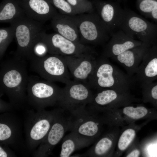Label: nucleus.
Returning a JSON list of instances; mask_svg holds the SVG:
<instances>
[{"instance_id":"nucleus-1","label":"nucleus","mask_w":157,"mask_h":157,"mask_svg":"<svg viewBox=\"0 0 157 157\" xmlns=\"http://www.w3.org/2000/svg\"><path fill=\"white\" fill-rule=\"evenodd\" d=\"M29 76L26 60L16 56L0 63V97L5 94L14 110H27V87Z\"/></svg>"},{"instance_id":"nucleus-2","label":"nucleus","mask_w":157,"mask_h":157,"mask_svg":"<svg viewBox=\"0 0 157 157\" xmlns=\"http://www.w3.org/2000/svg\"><path fill=\"white\" fill-rule=\"evenodd\" d=\"M135 82L133 77L123 72L102 55L97 59L95 67L88 82L92 89L97 91L110 89L122 92H128Z\"/></svg>"},{"instance_id":"nucleus-3","label":"nucleus","mask_w":157,"mask_h":157,"mask_svg":"<svg viewBox=\"0 0 157 157\" xmlns=\"http://www.w3.org/2000/svg\"><path fill=\"white\" fill-rule=\"evenodd\" d=\"M55 112L56 109L36 112L27 110L23 126L28 154L33 153L46 137L52 125Z\"/></svg>"},{"instance_id":"nucleus-4","label":"nucleus","mask_w":157,"mask_h":157,"mask_svg":"<svg viewBox=\"0 0 157 157\" xmlns=\"http://www.w3.org/2000/svg\"><path fill=\"white\" fill-rule=\"evenodd\" d=\"M78 30L81 44L102 45L111 36L98 14L94 12L71 16Z\"/></svg>"},{"instance_id":"nucleus-5","label":"nucleus","mask_w":157,"mask_h":157,"mask_svg":"<svg viewBox=\"0 0 157 157\" xmlns=\"http://www.w3.org/2000/svg\"><path fill=\"white\" fill-rule=\"evenodd\" d=\"M62 89L53 82L30 76L27 90L28 104L36 111L57 105Z\"/></svg>"},{"instance_id":"nucleus-6","label":"nucleus","mask_w":157,"mask_h":157,"mask_svg":"<svg viewBox=\"0 0 157 157\" xmlns=\"http://www.w3.org/2000/svg\"><path fill=\"white\" fill-rule=\"evenodd\" d=\"M44 24L31 19L26 15L11 23L14 28L17 48L15 55L30 60L33 47L39 34L44 31Z\"/></svg>"},{"instance_id":"nucleus-7","label":"nucleus","mask_w":157,"mask_h":157,"mask_svg":"<svg viewBox=\"0 0 157 157\" xmlns=\"http://www.w3.org/2000/svg\"><path fill=\"white\" fill-rule=\"evenodd\" d=\"M119 28L129 37L150 46L157 44V23L149 21L129 8L124 9Z\"/></svg>"},{"instance_id":"nucleus-8","label":"nucleus","mask_w":157,"mask_h":157,"mask_svg":"<svg viewBox=\"0 0 157 157\" xmlns=\"http://www.w3.org/2000/svg\"><path fill=\"white\" fill-rule=\"evenodd\" d=\"M31 70L48 81L66 84L70 82V75L63 56L47 54L30 60Z\"/></svg>"},{"instance_id":"nucleus-9","label":"nucleus","mask_w":157,"mask_h":157,"mask_svg":"<svg viewBox=\"0 0 157 157\" xmlns=\"http://www.w3.org/2000/svg\"><path fill=\"white\" fill-rule=\"evenodd\" d=\"M88 83L71 81L62 88L57 105L70 114L86 108L93 94Z\"/></svg>"},{"instance_id":"nucleus-10","label":"nucleus","mask_w":157,"mask_h":157,"mask_svg":"<svg viewBox=\"0 0 157 157\" xmlns=\"http://www.w3.org/2000/svg\"><path fill=\"white\" fill-rule=\"evenodd\" d=\"M22 121L13 111L0 115V144L8 146L16 152L28 154L23 134Z\"/></svg>"},{"instance_id":"nucleus-11","label":"nucleus","mask_w":157,"mask_h":157,"mask_svg":"<svg viewBox=\"0 0 157 157\" xmlns=\"http://www.w3.org/2000/svg\"><path fill=\"white\" fill-rule=\"evenodd\" d=\"M59 107L56 109L55 115L51 127L46 137L33 153L36 157H47L63 137L66 132L69 131L70 114Z\"/></svg>"},{"instance_id":"nucleus-12","label":"nucleus","mask_w":157,"mask_h":157,"mask_svg":"<svg viewBox=\"0 0 157 157\" xmlns=\"http://www.w3.org/2000/svg\"><path fill=\"white\" fill-rule=\"evenodd\" d=\"M70 115L69 131L94 142L100 133L103 121L97 113L90 111L86 108Z\"/></svg>"},{"instance_id":"nucleus-13","label":"nucleus","mask_w":157,"mask_h":157,"mask_svg":"<svg viewBox=\"0 0 157 157\" xmlns=\"http://www.w3.org/2000/svg\"><path fill=\"white\" fill-rule=\"evenodd\" d=\"M39 36L47 45L49 54L70 56L94 53L90 46L71 41L56 32L47 34L44 31Z\"/></svg>"},{"instance_id":"nucleus-14","label":"nucleus","mask_w":157,"mask_h":157,"mask_svg":"<svg viewBox=\"0 0 157 157\" xmlns=\"http://www.w3.org/2000/svg\"><path fill=\"white\" fill-rule=\"evenodd\" d=\"M133 100L128 92H122L107 89L97 91L94 94L90 102L86 106L94 112L105 111L117 106L127 104Z\"/></svg>"},{"instance_id":"nucleus-15","label":"nucleus","mask_w":157,"mask_h":157,"mask_svg":"<svg viewBox=\"0 0 157 157\" xmlns=\"http://www.w3.org/2000/svg\"><path fill=\"white\" fill-rule=\"evenodd\" d=\"M94 53H86L77 55L63 56L74 80L88 83L87 81L95 67L97 59Z\"/></svg>"},{"instance_id":"nucleus-16","label":"nucleus","mask_w":157,"mask_h":157,"mask_svg":"<svg viewBox=\"0 0 157 157\" xmlns=\"http://www.w3.org/2000/svg\"><path fill=\"white\" fill-rule=\"evenodd\" d=\"M96 12L111 35L119 28L124 13V9L116 2L101 0L92 1Z\"/></svg>"},{"instance_id":"nucleus-17","label":"nucleus","mask_w":157,"mask_h":157,"mask_svg":"<svg viewBox=\"0 0 157 157\" xmlns=\"http://www.w3.org/2000/svg\"><path fill=\"white\" fill-rule=\"evenodd\" d=\"M28 17L43 23L58 13L50 0H17Z\"/></svg>"},{"instance_id":"nucleus-18","label":"nucleus","mask_w":157,"mask_h":157,"mask_svg":"<svg viewBox=\"0 0 157 157\" xmlns=\"http://www.w3.org/2000/svg\"><path fill=\"white\" fill-rule=\"evenodd\" d=\"M133 77L140 86L157 79V44L148 48Z\"/></svg>"},{"instance_id":"nucleus-19","label":"nucleus","mask_w":157,"mask_h":157,"mask_svg":"<svg viewBox=\"0 0 157 157\" xmlns=\"http://www.w3.org/2000/svg\"><path fill=\"white\" fill-rule=\"evenodd\" d=\"M111 37L104 45L101 55L107 58H111L144 43L129 37L120 29L114 33Z\"/></svg>"},{"instance_id":"nucleus-20","label":"nucleus","mask_w":157,"mask_h":157,"mask_svg":"<svg viewBox=\"0 0 157 157\" xmlns=\"http://www.w3.org/2000/svg\"><path fill=\"white\" fill-rule=\"evenodd\" d=\"M150 46L143 43L111 58L122 66L130 76L133 77L144 55Z\"/></svg>"},{"instance_id":"nucleus-21","label":"nucleus","mask_w":157,"mask_h":157,"mask_svg":"<svg viewBox=\"0 0 157 157\" xmlns=\"http://www.w3.org/2000/svg\"><path fill=\"white\" fill-rule=\"evenodd\" d=\"M51 24L56 33L71 41L81 43L77 25L71 16L58 13L51 19Z\"/></svg>"},{"instance_id":"nucleus-22","label":"nucleus","mask_w":157,"mask_h":157,"mask_svg":"<svg viewBox=\"0 0 157 157\" xmlns=\"http://www.w3.org/2000/svg\"><path fill=\"white\" fill-rule=\"evenodd\" d=\"M93 142L71 131L64 137L62 140L59 156L70 157L75 151L87 147Z\"/></svg>"},{"instance_id":"nucleus-23","label":"nucleus","mask_w":157,"mask_h":157,"mask_svg":"<svg viewBox=\"0 0 157 157\" xmlns=\"http://www.w3.org/2000/svg\"><path fill=\"white\" fill-rule=\"evenodd\" d=\"M25 15L17 0H3L0 3V23H11Z\"/></svg>"},{"instance_id":"nucleus-24","label":"nucleus","mask_w":157,"mask_h":157,"mask_svg":"<svg viewBox=\"0 0 157 157\" xmlns=\"http://www.w3.org/2000/svg\"><path fill=\"white\" fill-rule=\"evenodd\" d=\"M113 135L112 133H109L102 137L85 153L78 156L101 157L109 154L114 144Z\"/></svg>"},{"instance_id":"nucleus-25","label":"nucleus","mask_w":157,"mask_h":157,"mask_svg":"<svg viewBox=\"0 0 157 157\" xmlns=\"http://www.w3.org/2000/svg\"><path fill=\"white\" fill-rule=\"evenodd\" d=\"M15 36L13 26L0 28V58L1 60Z\"/></svg>"},{"instance_id":"nucleus-26","label":"nucleus","mask_w":157,"mask_h":157,"mask_svg":"<svg viewBox=\"0 0 157 157\" xmlns=\"http://www.w3.org/2000/svg\"><path fill=\"white\" fill-rule=\"evenodd\" d=\"M50 0L53 6L58 10L60 14L69 16L79 14L66 0Z\"/></svg>"},{"instance_id":"nucleus-27","label":"nucleus","mask_w":157,"mask_h":157,"mask_svg":"<svg viewBox=\"0 0 157 157\" xmlns=\"http://www.w3.org/2000/svg\"><path fill=\"white\" fill-rule=\"evenodd\" d=\"M79 14L94 12L92 2L89 0H66Z\"/></svg>"},{"instance_id":"nucleus-28","label":"nucleus","mask_w":157,"mask_h":157,"mask_svg":"<svg viewBox=\"0 0 157 157\" xmlns=\"http://www.w3.org/2000/svg\"><path fill=\"white\" fill-rule=\"evenodd\" d=\"M123 113L127 117L133 119H138L145 116L148 113V109L142 106L136 107L132 106H127L123 109Z\"/></svg>"},{"instance_id":"nucleus-29","label":"nucleus","mask_w":157,"mask_h":157,"mask_svg":"<svg viewBox=\"0 0 157 157\" xmlns=\"http://www.w3.org/2000/svg\"><path fill=\"white\" fill-rule=\"evenodd\" d=\"M144 100L153 104L157 101V82H153L141 86Z\"/></svg>"},{"instance_id":"nucleus-30","label":"nucleus","mask_w":157,"mask_h":157,"mask_svg":"<svg viewBox=\"0 0 157 157\" xmlns=\"http://www.w3.org/2000/svg\"><path fill=\"white\" fill-rule=\"evenodd\" d=\"M138 9L142 15L147 17L157 7V0H137Z\"/></svg>"},{"instance_id":"nucleus-31","label":"nucleus","mask_w":157,"mask_h":157,"mask_svg":"<svg viewBox=\"0 0 157 157\" xmlns=\"http://www.w3.org/2000/svg\"><path fill=\"white\" fill-rule=\"evenodd\" d=\"M135 132L132 129H128L125 130L120 136L118 142V147L121 151L126 149L134 139Z\"/></svg>"},{"instance_id":"nucleus-32","label":"nucleus","mask_w":157,"mask_h":157,"mask_svg":"<svg viewBox=\"0 0 157 157\" xmlns=\"http://www.w3.org/2000/svg\"><path fill=\"white\" fill-rule=\"evenodd\" d=\"M48 53V50L47 47L41 40L39 34L33 47L30 60L34 58L44 56L47 55Z\"/></svg>"},{"instance_id":"nucleus-33","label":"nucleus","mask_w":157,"mask_h":157,"mask_svg":"<svg viewBox=\"0 0 157 157\" xmlns=\"http://www.w3.org/2000/svg\"><path fill=\"white\" fill-rule=\"evenodd\" d=\"M16 155L8 146L0 144V157H15Z\"/></svg>"},{"instance_id":"nucleus-34","label":"nucleus","mask_w":157,"mask_h":157,"mask_svg":"<svg viewBox=\"0 0 157 157\" xmlns=\"http://www.w3.org/2000/svg\"><path fill=\"white\" fill-rule=\"evenodd\" d=\"M14 110L10 103L7 102L0 98V112L3 113L13 111Z\"/></svg>"},{"instance_id":"nucleus-35","label":"nucleus","mask_w":157,"mask_h":157,"mask_svg":"<svg viewBox=\"0 0 157 157\" xmlns=\"http://www.w3.org/2000/svg\"><path fill=\"white\" fill-rule=\"evenodd\" d=\"M148 18L153 19L157 23V7L151 12Z\"/></svg>"},{"instance_id":"nucleus-36","label":"nucleus","mask_w":157,"mask_h":157,"mask_svg":"<svg viewBox=\"0 0 157 157\" xmlns=\"http://www.w3.org/2000/svg\"><path fill=\"white\" fill-rule=\"evenodd\" d=\"M140 154V151L138 149H135L132 151L126 157H137Z\"/></svg>"},{"instance_id":"nucleus-37","label":"nucleus","mask_w":157,"mask_h":157,"mask_svg":"<svg viewBox=\"0 0 157 157\" xmlns=\"http://www.w3.org/2000/svg\"><path fill=\"white\" fill-rule=\"evenodd\" d=\"M154 104L156 107H157V101L155 102Z\"/></svg>"},{"instance_id":"nucleus-38","label":"nucleus","mask_w":157,"mask_h":157,"mask_svg":"<svg viewBox=\"0 0 157 157\" xmlns=\"http://www.w3.org/2000/svg\"><path fill=\"white\" fill-rule=\"evenodd\" d=\"M117 0L119 1H126L127 0Z\"/></svg>"}]
</instances>
